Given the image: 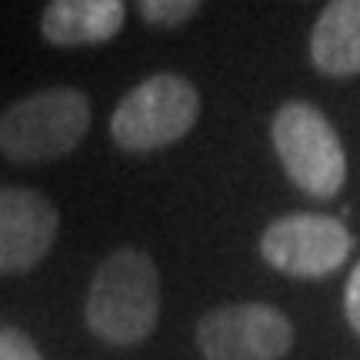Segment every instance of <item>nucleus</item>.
<instances>
[{
    "label": "nucleus",
    "instance_id": "3",
    "mask_svg": "<svg viewBox=\"0 0 360 360\" xmlns=\"http://www.w3.org/2000/svg\"><path fill=\"white\" fill-rule=\"evenodd\" d=\"M200 117V94L184 74H154L130 90L110 117V137L130 154L180 141Z\"/></svg>",
    "mask_w": 360,
    "mask_h": 360
},
{
    "label": "nucleus",
    "instance_id": "8",
    "mask_svg": "<svg viewBox=\"0 0 360 360\" xmlns=\"http://www.w3.org/2000/svg\"><path fill=\"white\" fill-rule=\"evenodd\" d=\"M127 7L120 0H53L44 7L40 34L57 47L107 44L120 34Z\"/></svg>",
    "mask_w": 360,
    "mask_h": 360
},
{
    "label": "nucleus",
    "instance_id": "12",
    "mask_svg": "<svg viewBox=\"0 0 360 360\" xmlns=\"http://www.w3.org/2000/svg\"><path fill=\"white\" fill-rule=\"evenodd\" d=\"M344 310H347V323L360 334V264L354 267L347 281V297H344Z\"/></svg>",
    "mask_w": 360,
    "mask_h": 360
},
{
    "label": "nucleus",
    "instance_id": "7",
    "mask_svg": "<svg viewBox=\"0 0 360 360\" xmlns=\"http://www.w3.org/2000/svg\"><path fill=\"white\" fill-rule=\"evenodd\" d=\"M60 214L30 187H0V274H27L51 254Z\"/></svg>",
    "mask_w": 360,
    "mask_h": 360
},
{
    "label": "nucleus",
    "instance_id": "6",
    "mask_svg": "<svg viewBox=\"0 0 360 360\" xmlns=\"http://www.w3.org/2000/svg\"><path fill=\"white\" fill-rule=\"evenodd\" d=\"M350 231L334 217L323 214H290V217L274 220L264 237H260V254L274 270L317 281L334 274L347 260Z\"/></svg>",
    "mask_w": 360,
    "mask_h": 360
},
{
    "label": "nucleus",
    "instance_id": "9",
    "mask_svg": "<svg viewBox=\"0 0 360 360\" xmlns=\"http://www.w3.org/2000/svg\"><path fill=\"white\" fill-rule=\"evenodd\" d=\"M310 57L330 77L360 74V0H334L323 7L310 30Z\"/></svg>",
    "mask_w": 360,
    "mask_h": 360
},
{
    "label": "nucleus",
    "instance_id": "2",
    "mask_svg": "<svg viewBox=\"0 0 360 360\" xmlns=\"http://www.w3.org/2000/svg\"><path fill=\"white\" fill-rule=\"evenodd\" d=\"M90 130V101L77 87H51L0 114V150L17 164L67 157Z\"/></svg>",
    "mask_w": 360,
    "mask_h": 360
},
{
    "label": "nucleus",
    "instance_id": "1",
    "mask_svg": "<svg viewBox=\"0 0 360 360\" xmlns=\"http://www.w3.org/2000/svg\"><path fill=\"white\" fill-rule=\"evenodd\" d=\"M84 317L110 347H134L154 334L160 317V277L150 254L124 247L103 260L87 290Z\"/></svg>",
    "mask_w": 360,
    "mask_h": 360
},
{
    "label": "nucleus",
    "instance_id": "11",
    "mask_svg": "<svg viewBox=\"0 0 360 360\" xmlns=\"http://www.w3.org/2000/svg\"><path fill=\"white\" fill-rule=\"evenodd\" d=\"M0 360H44L34 340L20 334L17 327H4L0 323Z\"/></svg>",
    "mask_w": 360,
    "mask_h": 360
},
{
    "label": "nucleus",
    "instance_id": "5",
    "mask_svg": "<svg viewBox=\"0 0 360 360\" xmlns=\"http://www.w3.org/2000/svg\"><path fill=\"white\" fill-rule=\"evenodd\" d=\"M207 360H281L294 347V327L270 304H227L197 323Z\"/></svg>",
    "mask_w": 360,
    "mask_h": 360
},
{
    "label": "nucleus",
    "instance_id": "4",
    "mask_svg": "<svg viewBox=\"0 0 360 360\" xmlns=\"http://www.w3.org/2000/svg\"><path fill=\"white\" fill-rule=\"evenodd\" d=\"M270 137L287 177L310 197H334L347 180V154L334 124L304 101L283 103Z\"/></svg>",
    "mask_w": 360,
    "mask_h": 360
},
{
    "label": "nucleus",
    "instance_id": "10",
    "mask_svg": "<svg viewBox=\"0 0 360 360\" xmlns=\"http://www.w3.org/2000/svg\"><path fill=\"white\" fill-rule=\"evenodd\" d=\"M137 11L154 27H180L200 13V4L197 0H141Z\"/></svg>",
    "mask_w": 360,
    "mask_h": 360
}]
</instances>
